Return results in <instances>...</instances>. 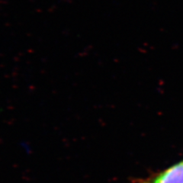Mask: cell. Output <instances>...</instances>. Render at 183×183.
I'll list each match as a JSON object with an SVG mask.
<instances>
[{
	"label": "cell",
	"mask_w": 183,
	"mask_h": 183,
	"mask_svg": "<svg viewBox=\"0 0 183 183\" xmlns=\"http://www.w3.org/2000/svg\"><path fill=\"white\" fill-rule=\"evenodd\" d=\"M131 183H183V160L148 178L133 179Z\"/></svg>",
	"instance_id": "cell-1"
}]
</instances>
